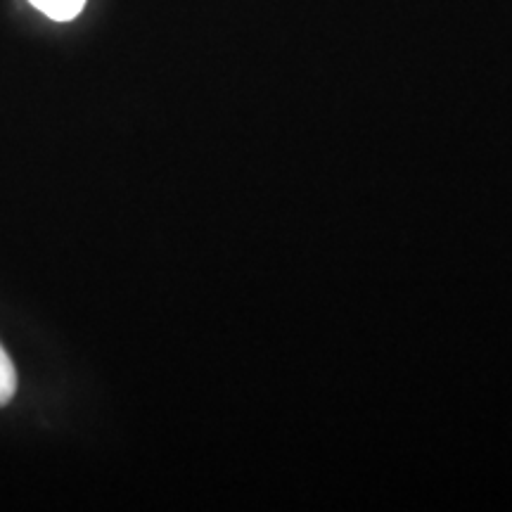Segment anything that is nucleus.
Returning a JSON list of instances; mask_svg holds the SVG:
<instances>
[{
  "instance_id": "f03ea898",
  "label": "nucleus",
  "mask_w": 512,
  "mask_h": 512,
  "mask_svg": "<svg viewBox=\"0 0 512 512\" xmlns=\"http://www.w3.org/2000/svg\"><path fill=\"white\" fill-rule=\"evenodd\" d=\"M17 392V370L12 366L8 351L0 347V406H5Z\"/></svg>"
},
{
  "instance_id": "f257e3e1",
  "label": "nucleus",
  "mask_w": 512,
  "mask_h": 512,
  "mask_svg": "<svg viewBox=\"0 0 512 512\" xmlns=\"http://www.w3.org/2000/svg\"><path fill=\"white\" fill-rule=\"evenodd\" d=\"M29 3L55 22H69L83 10L86 0H29Z\"/></svg>"
}]
</instances>
